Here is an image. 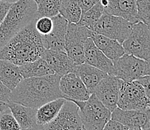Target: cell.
I'll use <instances>...</instances> for the list:
<instances>
[{
	"mask_svg": "<svg viewBox=\"0 0 150 130\" xmlns=\"http://www.w3.org/2000/svg\"><path fill=\"white\" fill-rule=\"evenodd\" d=\"M53 22L52 17H37L35 20V28L40 36L48 35L52 29Z\"/></svg>",
	"mask_w": 150,
	"mask_h": 130,
	"instance_id": "f1b7e54d",
	"label": "cell"
},
{
	"mask_svg": "<svg viewBox=\"0 0 150 130\" xmlns=\"http://www.w3.org/2000/svg\"><path fill=\"white\" fill-rule=\"evenodd\" d=\"M81 9L77 0H62L59 8V14L68 23H78L81 16Z\"/></svg>",
	"mask_w": 150,
	"mask_h": 130,
	"instance_id": "cb8c5ba5",
	"label": "cell"
},
{
	"mask_svg": "<svg viewBox=\"0 0 150 130\" xmlns=\"http://www.w3.org/2000/svg\"><path fill=\"white\" fill-rule=\"evenodd\" d=\"M34 1H35V2H36L37 4H38L40 2V0H34Z\"/></svg>",
	"mask_w": 150,
	"mask_h": 130,
	"instance_id": "60d3db41",
	"label": "cell"
},
{
	"mask_svg": "<svg viewBox=\"0 0 150 130\" xmlns=\"http://www.w3.org/2000/svg\"><path fill=\"white\" fill-rule=\"evenodd\" d=\"M13 3H9V2H2L0 1V25L2 23L3 20L5 19L7 13L10 9L11 6Z\"/></svg>",
	"mask_w": 150,
	"mask_h": 130,
	"instance_id": "836d02e7",
	"label": "cell"
},
{
	"mask_svg": "<svg viewBox=\"0 0 150 130\" xmlns=\"http://www.w3.org/2000/svg\"><path fill=\"white\" fill-rule=\"evenodd\" d=\"M8 109L9 108L8 106V104H7L6 102L0 101V112H4L6 110H8Z\"/></svg>",
	"mask_w": 150,
	"mask_h": 130,
	"instance_id": "e575fe53",
	"label": "cell"
},
{
	"mask_svg": "<svg viewBox=\"0 0 150 130\" xmlns=\"http://www.w3.org/2000/svg\"><path fill=\"white\" fill-rule=\"evenodd\" d=\"M103 13H104V8L102 7L100 2H98L91 9L81 13L80 20L76 24L87 27L90 30L93 31L94 26L99 18L102 17Z\"/></svg>",
	"mask_w": 150,
	"mask_h": 130,
	"instance_id": "d4e9b609",
	"label": "cell"
},
{
	"mask_svg": "<svg viewBox=\"0 0 150 130\" xmlns=\"http://www.w3.org/2000/svg\"><path fill=\"white\" fill-rule=\"evenodd\" d=\"M128 130H143V129L140 127H134V128H129Z\"/></svg>",
	"mask_w": 150,
	"mask_h": 130,
	"instance_id": "f35d334b",
	"label": "cell"
},
{
	"mask_svg": "<svg viewBox=\"0 0 150 130\" xmlns=\"http://www.w3.org/2000/svg\"><path fill=\"white\" fill-rule=\"evenodd\" d=\"M77 2L81 9V12L84 13L96 5L99 2V0H77Z\"/></svg>",
	"mask_w": 150,
	"mask_h": 130,
	"instance_id": "d6a6232c",
	"label": "cell"
},
{
	"mask_svg": "<svg viewBox=\"0 0 150 130\" xmlns=\"http://www.w3.org/2000/svg\"><path fill=\"white\" fill-rule=\"evenodd\" d=\"M139 21L150 25V0H137Z\"/></svg>",
	"mask_w": 150,
	"mask_h": 130,
	"instance_id": "83f0119b",
	"label": "cell"
},
{
	"mask_svg": "<svg viewBox=\"0 0 150 130\" xmlns=\"http://www.w3.org/2000/svg\"><path fill=\"white\" fill-rule=\"evenodd\" d=\"M83 130H84V129H83Z\"/></svg>",
	"mask_w": 150,
	"mask_h": 130,
	"instance_id": "f6af8a7d",
	"label": "cell"
},
{
	"mask_svg": "<svg viewBox=\"0 0 150 130\" xmlns=\"http://www.w3.org/2000/svg\"><path fill=\"white\" fill-rule=\"evenodd\" d=\"M145 75H150V58L147 61V67L146 70Z\"/></svg>",
	"mask_w": 150,
	"mask_h": 130,
	"instance_id": "8d00e7d4",
	"label": "cell"
},
{
	"mask_svg": "<svg viewBox=\"0 0 150 130\" xmlns=\"http://www.w3.org/2000/svg\"><path fill=\"white\" fill-rule=\"evenodd\" d=\"M62 0H40L38 4V17H53L59 13V8Z\"/></svg>",
	"mask_w": 150,
	"mask_h": 130,
	"instance_id": "484cf974",
	"label": "cell"
},
{
	"mask_svg": "<svg viewBox=\"0 0 150 130\" xmlns=\"http://www.w3.org/2000/svg\"><path fill=\"white\" fill-rule=\"evenodd\" d=\"M52 29L48 35L41 36L43 45L46 50L64 51L65 35L68 22L62 16L58 15L52 17Z\"/></svg>",
	"mask_w": 150,
	"mask_h": 130,
	"instance_id": "5bb4252c",
	"label": "cell"
},
{
	"mask_svg": "<svg viewBox=\"0 0 150 130\" xmlns=\"http://www.w3.org/2000/svg\"><path fill=\"white\" fill-rule=\"evenodd\" d=\"M42 130H83L79 107L73 101L66 99L57 116Z\"/></svg>",
	"mask_w": 150,
	"mask_h": 130,
	"instance_id": "30bf717a",
	"label": "cell"
},
{
	"mask_svg": "<svg viewBox=\"0 0 150 130\" xmlns=\"http://www.w3.org/2000/svg\"><path fill=\"white\" fill-rule=\"evenodd\" d=\"M23 79L19 66L11 61L0 59V82L12 91Z\"/></svg>",
	"mask_w": 150,
	"mask_h": 130,
	"instance_id": "44dd1931",
	"label": "cell"
},
{
	"mask_svg": "<svg viewBox=\"0 0 150 130\" xmlns=\"http://www.w3.org/2000/svg\"><path fill=\"white\" fill-rule=\"evenodd\" d=\"M0 1H2V2H9V3H14V2H17L18 0H0Z\"/></svg>",
	"mask_w": 150,
	"mask_h": 130,
	"instance_id": "74e56055",
	"label": "cell"
},
{
	"mask_svg": "<svg viewBox=\"0 0 150 130\" xmlns=\"http://www.w3.org/2000/svg\"><path fill=\"white\" fill-rule=\"evenodd\" d=\"M149 109H150V106H149ZM149 126H150V120H149Z\"/></svg>",
	"mask_w": 150,
	"mask_h": 130,
	"instance_id": "7bdbcfd3",
	"label": "cell"
},
{
	"mask_svg": "<svg viewBox=\"0 0 150 130\" xmlns=\"http://www.w3.org/2000/svg\"><path fill=\"white\" fill-rule=\"evenodd\" d=\"M84 130H102L111 118V112L93 93L85 101H73Z\"/></svg>",
	"mask_w": 150,
	"mask_h": 130,
	"instance_id": "277c9868",
	"label": "cell"
},
{
	"mask_svg": "<svg viewBox=\"0 0 150 130\" xmlns=\"http://www.w3.org/2000/svg\"><path fill=\"white\" fill-rule=\"evenodd\" d=\"M73 72L79 76L91 94H92L94 88L99 84V82L108 75L101 70L86 63L76 64Z\"/></svg>",
	"mask_w": 150,
	"mask_h": 130,
	"instance_id": "d6986e66",
	"label": "cell"
},
{
	"mask_svg": "<svg viewBox=\"0 0 150 130\" xmlns=\"http://www.w3.org/2000/svg\"><path fill=\"white\" fill-rule=\"evenodd\" d=\"M61 77L54 73L23 79L11 91L10 101L38 109L46 102L64 98L59 87Z\"/></svg>",
	"mask_w": 150,
	"mask_h": 130,
	"instance_id": "6da1fadb",
	"label": "cell"
},
{
	"mask_svg": "<svg viewBox=\"0 0 150 130\" xmlns=\"http://www.w3.org/2000/svg\"><path fill=\"white\" fill-rule=\"evenodd\" d=\"M7 104L21 129H27L37 126V109L28 107L11 101Z\"/></svg>",
	"mask_w": 150,
	"mask_h": 130,
	"instance_id": "ffe728a7",
	"label": "cell"
},
{
	"mask_svg": "<svg viewBox=\"0 0 150 130\" xmlns=\"http://www.w3.org/2000/svg\"><path fill=\"white\" fill-rule=\"evenodd\" d=\"M21 130H42V129H41V126L37 125V126H35L30 127V128L21 129Z\"/></svg>",
	"mask_w": 150,
	"mask_h": 130,
	"instance_id": "d590c367",
	"label": "cell"
},
{
	"mask_svg": "<svg viewBox=\"0 0 150 130\" xmlns=\"http://www.w3.org/2000/svg\"><path fill=\"white\" fill-rule=\"evenodd\" d=\"M19 68L23 79L54 74V71L50 67L46 61L42 58H40L36 61L20 65L19 66Z\"/></svg>",
	"mask_w": 150,
	"mask_h": 130,
	"instance_id": "603a6c76",
	"label": "cell"
},
{
	"mask_svg": "<svg viewBox=\"0 0 150 130\" xmlns=\"http://www.w3.org/2000/svg\"><path fill=\"white\" fill-rule=\"evenodd\" d=\"M38 4L34 0H18L11 5L0 25V49L38 17Z\"/></svg>",
	"mask_w": 150,
	"mask_h": 130,
	"instance_id": "3957f363",
	"label": "cell"
},
{
	"mask_svg": "<svg viewBox=\"0 0 150 130\" xmlns=\"http://www.w3.org/2000/svg\"><path fill=\"white\" fill-rule=\"evenodd\" d=\"M84 49V63L95 67L108 75H112L113 61L107 58L96 46L92 38H88L86 40Z\"/></svg>",
	"mask_w": 150,
	"mask_h": 130,
	"instance_id": "9a60e30c",
	"label": "cell"
},
{
	"mask_svg": "<svg viewBox=\"0 0 150 130\" xmlns=\"http://www.w3.org/2000/svg\"><path fill=\"white\" fill-rule=\"evenodd\" d=\"M42 58L46 61L54 73L62 76L69 72H73L76 66L65 51L45 50Z\"/></svg>",
	"mask_w": 150,
	"mask_h": 130,
	"instance_id": "2e32d148",
	"label": "cell"
},
{
	"mask_svg": "<svg viewBox=\"0 0 150 130\" xmlns=\"http://www.w3.org/2000/svg\"><path fill=\"white\" fill-rule=\"evenodd\" d=\"M143 130H150V126H149L146 127V128H144V129H143Z\"/></svg>",
	"mask_w": 150,
	"mask_h": 130,
	"instance_id": "ab89813d",
	"label": "cell"
},
{
	"mask_svg": "<svg viewBox=\"0 0 150 130\" xmlns=\"http://www.w3.org/2000/svg\"><path fill=\"white\" fill-rule=\"evenodd\" d=\"M144 88L146 94L150 101V75H145L136 80Z\"/></svg>",
	"mask_w": 150,
	"mask_h": 130,
	"instance_id": "4dcf8cb0",
	"label": "cell"
},
{
	"mask_svg": "<svg viewBox=\"0 0 150 130\" xmlns=\"http://www.w3.org/2000/svg\"><path fill=\"white\" fill-rule=\"evenodd\" d=\"M108 4L104 13L118 16L132 24L139 22L137 16V0H108Z\"/></svg>",
	"mask_w": 150,
	"mask_h": 130,
	"instance_id": "e0dca14e",
	"label": "cell"
},
{
	"mask_svg": "<svg viewBox=\"0 0 150 130\" xmlns=\"http://www.w3.org/2000/svg\"><path fill=\"white\" fill-rule=\"evenodd\" d=\"M120 122L129 128L140 127L142 129L149 126L150 109L144 110H124L116 108L111 112V118Z\"/></svg>",
	"mask_w": 150,
	"mask_h": 130,
	"instance_id": "4fadbf2b",
	"label": "cell"
},
{
	"mask_svg": "<svg viewBox=\"0 0 150 130\" xmlns=\"http://www.w3.org/2000/svg\"><path fill=\"white\" fill-rule=\"evenodd\" d=\"M0 130H21L9 109L0 114Z\"/></svg>",
	"mask_w": 150,
	"mask_h": 130,
	"instance_id": "4316f807",
	"label": "cell"
},
{
	"mask_svg": "<svg viewBox=\"0 0 150 130\" xmlns=\"http://www.w3.org/2000/svg\"><path fill=\"white\" fill-rule=\"evenodd\" d=\"M149 106L150 101L141 85L137 81L122 82L117 100V107L124 110H144Z\"/></svg>",
	"mask_w": 150,
	"mask_h": 130,
	"instance_id": "ba28073f",
	"label": "cell"
},
{
	"mask_svg": "<svg viewBox=\"0 0 150 130\" xmlns=\"http://www.w3.org/2000/svg\"><path fill=\"white\" fill-rule=\"evenodd\" d=\"M59 87L64 98L68 100L85 101L91 94L79 76L74 72H69L61 76Z\"/></svg>",
	"mask_w": 150,
	"mask_h": 130,
	"instance_id": "7c38bea8",
	"label": "cell"
},
{
	"mask_svg": "<svg viewBox=\"0 0 150 130\" xmlns=\"http://www.w3.org/2000/svg\"><path fill=\"white\" fill-rule=\"evenodd\" d=\"M91 38L105 55L114 62L125 53L123 46L120 43L108 37L92 31Z\"/></svg>",
	"mask_w": 150,
	"mask_h": 130,
	"instance_id": "ac0fdd59",
	"label": "cell"
},
{
	"mask_svg": "<svg viewBox=\"0 0 150 130\" xmlns=\"http://www.w3.org/2000/svg\"><path fill=\"white\" fill-rule=\"evenodd\" d=\"M146 67V61L125 53L113 62L112 76L119 78L123 82H131L145 76Z\"/></svg>",
	"mask_w": 150,
	"mask_h": 130,
	"instance_id": "9c48e42d",
	"label": "cell"
},
{
	"mask_svg": "<svg viewBox=\"0 0 150 130\" xmlns=\"http://www.w3.org/2000/svg\"><path fill=\"white\" fill-rule=\"evenodd\" d=\"M65 102L66 99L64 98H58L46 102L40 108L37 109V125L43 126L51 122L56 117Z\"/></svg>",
	"mask_w": 150,
	"mask_h": 130,
	"instance_id": "7402d4cb",
	"label": "cell"
},
{
	"mask_svg": "<svg viewBox=\"0 0 150 130\" xmlns=\"http://www.w3.org/2000/svg\"><path fill=\"white\" fill-rule=\"evenodd\" d=\"M11 91L2 82H0V101L6 103L10 102V96Z\"/></svg>",
	"mask_w": 150,
	"mask_h": 130,
	"instance_id": "1f68e13d",
	"label": "cell"
},
{
	"mask_svg": "<svg viewBox=\"0 0 150 130\" xmlns=\"http://www.w3.org/2000/svg\"><path fill=\"white\" fill-rule=\"evenodd\" d=\"M35 20L28 23L0 49V59L20 66L41 58L46 49L35 28Z\"/></svg>",
	"mask_w": 150,
	"mask_h": 130,
	"instance_id": "7a4b0ae2",
	"label": "cell"
},
{
	"mask_svg": "<svg viewBox=\"0 0 150 130\" xmlns=\"http://www.w3.org/2000/svg\"><path fill=\"white\" fill-rule=\"evenodd\" d=\"M91 30L76 23H68L65 35L64 51L75 64L84 63V43L91 38Z\"/></svg>",
	"mask_w": 150,
	"mask_h": 130,
	"instance_id": "8992f818",
	"label": "cell"
},
{
	"mask_svg": "<svg viewBox=\"0 0 150 130\" xmlns=\"http://www.w3.org/2000/svg\"><path fill=\"white\" fill-rule=\"evenodd\" d=\"M148 27H149V31H150V25H149Z\"/></svg>",
	"mask_w": 150,
	"mask_h": 130,
	"instance_id": "b9f144b4",
	"label": "cell"
},
{
	"mask_svg": "<svg viewBox=\"0 0 150 130\" xmlns=\"http://www.w3.org/2000/svg\"><path fill=\"white\" fill-rule=\"evenodd\" d=\"M133 24L115 15L103 13L93 28L96 33L116 40L122 44L130 35Z\"/></svg>",
	"mask_w": 150,
	"mask_h": 130,
	"instance_id": "52a82bcc",
	"label": "cell"
},
{
	"mask_svg": "<svg viewBox=\"0 0 150 130\" xmlns=\"http://www.w3.org/2000/svg\"><path fill=\"white\" fill-rule=\"evenodd\" d=\"M102 130H128V128L120 122L110 120Z\"/></svg>",
	"mask_w": 150,
	"mask_h": 130,
	"instance_id": "f546056e",
	"label": "cell"
},
{
	"mask_svg": "<svg viewBox=\"0 0 150 130\" xmlns=\"http://www.w3.org/2000/svg\"><path fill=\"white\" fill-rule=\"evenodd\" d=\"M1 113H2V112H0V114H1Z\"/></svg>",
	"mask_w": 150,
	"mask_h": 130,
	"instance_id": "ee69618b",
	"label": "cell"
},
{
	"mask_svg": "<svg viewBox=\"0 0 150 130\" xmlns=\"http://www.w3.org/2000/svg\"><path fill=\"white\" fill-rule=\"evenodd\" d=\"M122 45L125 53L148 61L150 58V31L148 26L140 21L133 24L130 35Z\"/></svg>",
	"mask_w": 150,
	"mask_h": 130,
	"instance_id": "5b68a950",
	"label": "cell"
},
{
	"mask_svg": "<svg viewBox=\"0 0 150 130\" xmlns=\"http://www.w3.org/2000/svg\"><path fill=\"white\" fill-rule=\"evenodd\" d=\"M122 82L123 81L119 78L108 75L99 82L93 91L102 104L111 112L117 108V100Z\"/></svg>",
	"mask_w": 150,
	"mask_h": 130,
	"instance_id": "8fae6325",
	"label": "cell"
}]
</instances>
